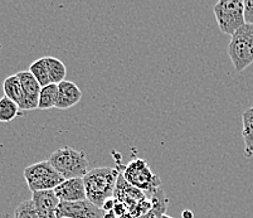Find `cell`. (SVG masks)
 <instances>
[{
    "label": "cell",
    "instance_id": "7",
    "mask_svg": "<svg viewBox=\"0 0 253 218\" xmlns=\"http://www.w3.org/2000/svg\"><path fill=\"white\" fill-rule=\"evenodd\" d=\"M57 216L58 218H105V212L88 199H84L80 202H61Z\"/></svg>",
    "mask_w": 253,
    "mask_h": 218
},
{
    "label": "cell",
    "instance_id": "1",
    "mask_svg": "<svg viewBox=\"0 0 253 218\" xmlns=\"http://www.w3.org/2000/svg\"><path fill=\"white\" fill-rule=\"evenodd\" d=\"M120 171L110 167L93 168L84 178L86 196L91 203L102 208L107 201L114 198Z\"/></svg>",
    "mask_w": 253,
    "mask_h": 218
},
{
    "label": "cell",
    "instance_id": "4",
    "mask_svg": "<svg viewBox=\"0 0 253 218\" xmlns=\"http://www.w3.org/2000/svg\"><path fill=\"white\" fill-rule=\"evenodd\" d=\"M228 56L234 70L242 72L253 63V25L245 24L232 36Z\"/></svg>",
    "mask_w": 253,
    "mask_h": 218
},
{
    "label": "cell",
    "instance_id": "20",
    "mask_svg": "<svg viewBox=\"0 0 253 218\" xmlns=\"http://www.w3.org/2000/svg\"><path fill=\"white\" fill-rule=\"evenodd\" d=\"M183 217L184 218H193V215H192V212H190V211H184Z\"/></svg>",
    "mask_w": 253,
    "mask_h": 218
},
{
    "label": "cell",
    "instance_id": "2",
    "mask_svg": "<svg viewBox=\"0 0 253 218\" xmlns=\"http://www.w3.org/2000/svg\"><path fill=\"white\" fill-rule=\"evenodd\" d=\"M53 168L64 179H84L88 173V159L84 151L75 150L70 146L58 149L48 159Z\"/></svg>",
    "mask_w": 253,
    "mask_h": 218
},
{
    "label": "cell",
    "instance_id": "6",
    "mask_svg": "<svg viewBox=\"0 0 253 218\" xmlns=\"http://www.w3.org/2000/svg\"><path fill=\"white\" fill-rule=\"evenodd\" d=\"M218 27L222 33L233 36L245 22V4L242 0H219L213 6Z\"/></svg>",
    "mask_w": 253,
    "mask_h": 218
},
{
    "label": "cell",
    "instance_id": "17",
    "mask_svg": "<svg viewBox=\"0 0 253 218\" xmlns=\"http://www.w3.org/2000/svg\"><path fill=\"white\" fill-rule=\"evenodd\" d=\"M19 106L8 97L0 98V123H10L19 115Z\"/></svg>",
    "mask_w": 253,
    "mask_h": 218
},
{
    "label": "cell",
    "instance_id": "10",
    "mask_svg": "<svg viewBox=\"0 0 253 218\" xmlns=\"http://www.w3.org/2000/svg\"><path fill=\"white\" fill-rule=\"evenodd\" d=\"M59 202H80L87 199L84 179H68L54 188Z\"/></svg>",
    "mask_w": 253,
    "mask_h": 218
},
{
    "label": "cell",
    "instance_id": "22",
    "mask_svg": "<svg viewBox=\"0 0 253 218\" xmlns=\"http://www.w3.org/2000/svg\"><path fill=\"white\" fill-rule=\"evenodd\" d=\"M64 218H66V217H64Z\"/></svg>",
    "mask_w": 253,
    "mask_h": 218
},
{
    "label": "cell",
    "instance_id": "13",
    "mask_svg": "<svg viewBox=\"0 0 253 218\" xmlns=\"http://www.w3.org/2000/svg\"><path fill=\"white\" fill-rule=\"evenodd\" d=\"M3 89H4V93H5V97H8L9 100L11 101H14L18 106L22 104V100H23L22 84H20L17 75H11L4 80Z\"/></svg>",
    "mask_w": 253,
    "mask_h": 218
},
{
    "label": "cell",
    "instance_id": "11",
    "mask_svg": "<svg viewBox=\"0 0 253 218\" xmlns=\"http://www.w3.org/2000/svg\"><path fill=\"white\" fill-rule=\"evenodd\" d=\"M81 97L82 92L80 87L75 82L64 80L61 84H58V97H57L56 109H71L81 101Z\"/></svg>",
    "mask_w": 253,
    "mask_h": 218
},
{
    "label": "cell",
    "instance_id": "15",
    "mask_svg": "<svg viewBox=\"0 0 253 218\" xmlns=\"http://www.w3.org/2000/svg\"><path fill=\"white\" fill-rule=\"evenodd\" d=\"M47 61L48 73H49L50 84H61L62 81L66 80V75H67V68L63 62L54 57H45Z\"/></svg>",
    "mask_w": 253,
    "mask_h": 218
},
{
    "label": "cell",
    "instance_id": "8",
    "mask_svg": "<svg viewBox=\"0 0 253 218\" xmlns=\"http://www.w3.org/2000/svg\"><path fill=\"white\" fill-rule=\"evenodd\" d=\"M17 76L22 84L23 89V100L22 104L19 105V109L24 111L38 109L39 93L42 89L41 85L29 71H20L17 73Z\"/></svg>",
    "mask_w": 253,
    "mask_h": 218
},
{
    "label": "cell",
    "instance_id": "19",
    "mask_svg": "<svg viewBox=\"0 0 253 218\" xmlns=\"http://www.w3.org/2000/svg\"><path fill=\"white\" fill-rule=\"evenodd\" d=\"M245 4V22L246 24L253 25V0H246Z\"/></svg>",
    "mask_w": 253,
    "mask_h": 218
},
{
    "label": "cell",
    "instance_id": "16",
    "mask_svg": "<svg viewBox=\"0 0 253 218\" xmlns=\"http://www.w3.org/2000/svg\"><path fill=\"white\" fill-rule=\"evenodd\" d=\"M28 71L34 76V79L38 81V84L41 85V87H44V86H47V85L50 84L49 73H48V67H47V61H45V57L34 61L33 63L29 66Z\"/></svg>",
    "mask_w": 253,
    "mask_h": 218
},
{
    "label": "cell",
    "instance_id": "21",
    "mask_svg": "<svg viewBox=\"0 0 253 218\" xmlns=\"http://www.w3.org/2000/svg\"><path fill=\"white\" fill-rule=\"evenodd\" d=\"M140 218H148V217H146V216L144 215V216H141V217H140Z\"/></svg>",
    "mask_w": 253,
    "mask_h": 218
},
{
    "label": "cell",
    "instance_id": "12",
    "mask_svg": "<svg viewBox=\"0 0 253 218\" xmlns=\"http://www.w3.org/2000/svg\"><path fill=\"white\" fill-rule=\"evenodd\" d=\"M242 137L245 141V157H253V107L246 110L242 115Z\"/></svg>",
    "mask_w": 253,
    "mask_h": 218
},
{
    "label": "cell",
    "instance_id": "18",
    "mask_svg": "<svg viewBox=\"0 0 253 218\" xmlns=\"http://www.w3.org/2000/svg\"><path fill=\"white\" fill-rule=\"evenodd\" d=\"M14 218H39L32 199L24 201L15 208Z\"/></svg>",
    "mask_w": 253,
    "mask_h": 218
},
{
    "label": "cell",
    "instance_id": "9",
    "mask_svg": "<svg viewBox=\"0 0 253 218\" xmlns=\"http://www.w3.org/2000/svg\"><path fill=\"white\" fill-rule=\"evenodd\" d=\"M32 202L39 218H58L57 210L61 202L57 198L54 190L34 192L32 193Z\"/></svg>",
    "mask_w": 253,
    "mask_h": 218
},
{
    "label": "cell",
    "instance_id": "3",
    "mask_svg": "<svg viewBox=\"0 0 253 218\" xmlns=\"http://www.w3.org/2000/svg\"><path fill=\"white\" fill-rule=\"evenodd\" d=\"M121 174L128 184L144 192L148 197L154 196L162 188L160 178L144 159H134L125 167H121Z\"/></svg>",
    "mask_w": 253,
    "mask_h": 218
},
{
    "label": "cell",
    "instance_id": "14",
    "mask_svg": "<svg viewBox=\"0 0 253 218\" xmlns=\"http://www.w3.org/2000/svg\"><path fill=\"white\" fill-rule=\"evenodd\" d=\"M57 97H58V85L49 84L42 87L39 93L38 109L39 110H50L56 107Z\"/></svg>",
    "mask_w": 253,
    "mask_h": 218
},
{
    "label": "cell",
    "instance_id": "5",
    "mask_svg": "<svg viewBox=\"0 0 253 218\" xmlns=\"http://www.w3.org/2000/svg\"><path fill=\"white\" fill-rule=\"evenodd\" d=\"M23 175L32 193L43 192V190H54V188L64 182V179L59 175L58 172L53 168L48 160L34 163L27 167Z\"/></svg>",
    "mask_w": 253,
    "mask_h": 218
}]
</instances>
